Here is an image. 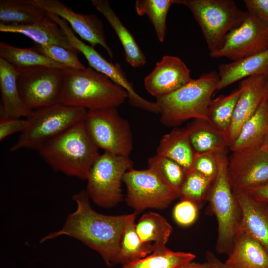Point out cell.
Here are the masks:
<instances>
[{
  "instance_id": "obj_1",
  "label": "cell",
  "mask_w": 268,
  "mask_h": 268,
  "mask_svg": "<svg viewBox=\"0 0 268 268\" xmlns=\"http://www.w3.org/2000/svg\"><path fill=\"white\" fill-rule=\"evenodd\" d=\"M76 209L67 216L59 230L42 238L41 243L66 235L75 238L98 252L109 266L118 264L120 244L127 215H106L91 207L86 190L72 197Z\"/></svg>"
},
{
  "instance_id": "obj_2",
  "label": "cell",
  "mask_w": 268,
  "mask_h": 268,
  "mask_svg": "<svg viewBox=\"0 0 268 268\" xmlns=\"http://www.w3.org/2000/svg\"><path fill=\"white\" fill-rule=\"evenodd\" d=\"M84 120L72 126L38 151L54 171L86 180L100 154Z\"/></svg>"
},
{
  "instance_id": "obj_3",
  "label": "cell",
  "mask_w": 268,
  "mask_h": 268,
  "mask_svg": "<svg viewBox=\"0 0 268 268\" xmlns=\"http://www.w3.org/2000/svg\"><path fill=\"white\" fill-rule=\"evenodd\" d=\"M120 86L91 67L66 70L60 103L87 110L117 108L128 99Z\"/></svg>"
},
{
  "instance_id": "obj_4",
  "label": "cell",
  "mask_w": 268,
  "mask_h": 268,
  "mask_svg": "<svg viewBox=\"0 0 268 268\" xmlns=\"http://www.w3.org/2000/svg\"><path fill=\"white\" fill-rule=\"evenodd\" d=\"M219 80L215 71L204 73L175 91L156 98L161 123L171 127L191 119L207 121L208 108Z\"/></svg>"
},
{
  "instance_id": "obj_5",
  "label": "cell",
  "mask_w": 268,
  "mask_h": 268,
  "mask_svg": "<svg viewBox=\"0 0 268 268\" xmlns=\"http://www.w3.org/2000/svg\"><path fill=\"white\" fill-rule=\"evenodd\" d=\"M218 168L207 197L218 223L216 250L229 255L234 238L241 228L242 214L228 175L227 150L217 152Z\"/></svg>"
},
{
  "instance_id": "obj_6",
  "label": "cell",
  "mask_w": 268,
  "mask_h": 268,
  "mask_svg": "<svg viewBox=\"0 0 268 268\" xmlns=\"http://www.w3.org/2000/svg\"><path fill=\"white\" fill-rule=\"evenodd\" d=\"M87 110L61 103L33 111L27 125L10 151H38L44 145L74 124L83 121Z\"/></svg>"
},
{
  "instance_id": "obj_7",
  "label": "cell",
  "mask_w": 268,
  "mask_h": 268,
  "mask_svg": "<svg viewBox=\"0 0 268 268\" xmlns=\"http://www.w3.org/2000/svg\"><path fill=\"white\" fill-rule=\"evenodd\" d=\"M176 4L183 5L191 11L210 52L218 47L228 33L241 24L248 13L231 0H176Z\"/></svg>"
},
{
  "instance_id": "obj_8",
  "label": "cell",
  "mask_w": 268,
  "mask_h": 268,
  "mask_svg": "<svg viewBox=\"0 0 268 268\" xmlns=\"http://www.w3.org/2000/svg\"><path fill=\"white\" fill-rule=\"evenodd\" d=\"M129 157L107 152L100 154L92 166L85 190L90 200L98 206L110 208L121 201V182L125 173L133 168Z\"/></svg>"
},
{
  "instance_id": "obj_9",
  "label": "cell",
  "mask_w": 268,
  "mask_h": 268,
  "mask_svg": "<svg viewBox=\"0 0 268 268\" xmlns=\"http://www.w3.org/2000/svg\"><path fill=\"white\" fill-rule=\"evenodd\" d=\"M127 189V204L137 213L147 208L164 209L176 198L178 193L154 169L133 168L123 176Z\"/></svg>"
},
{
  "instance_id": "obj_10",
  "label": "cell",
  "mask_w": 268,
  "mask_h": 268,
  "mask_svg": "<svg viewBox=\"0 0 268 268\" xmlns=\"http://www.w3.org/2000/svg\"><path fill=\"white\" fill-rule=\"evenodd\" d=\"M16 69L20 97L28 109L33 111L60 103L65 70L46 66Z\"/></svg>"
},
{
  "instance_id": "obj_11",
  "label": "cell",
  "mask_w": 268,
  "mask_h": 268,
  "mask_svg": "<svg viewBox=\"0 0 268 268\" xmlns=\"http://www.w3.org/2000/svg\"><path fill=\"white\" fill-rule=\"evenodd\" d=\"M84 122L92 139L104 152L129 157L133 137L129 122L117 108L87 110Z\"/></svg>"
},
{
  "instance_id": "obj_12",
  "label": "cell",
  "mask_w": 268,
  "mask_h": 268,
  "mask_svg": "<svg viewBox=\"0 0 268 268\" xmlns=\"http://www.w3.org/2000/svg\"><path fill=\"white\" fill-rule=\"evenodd\" d=\"M48 14L64 31L72 46L84 56L91 68L105 75L126 91L129 103L131 105L149 112L160 113L159 108L156 102L148 101L136 92L119 64L108 61L94 48L80 40L65 20L54 14Z\"/></svg>"
},
{
  "instance_id": "obj_13",
  "label": "cell",
  "mask_w": 268,
  "mask_h": 268,
  "mask_svg": "<svg viewBox=\"0 0 268 268\" xmlns=\"http://www.w3.org/2000/svg\"><path fill=\"white\" fill-rule=\"evenodd\" d=\"M268 49V25L248 12L241 24L227 34L210 56L233 61Z\"/></svg>"
},
{
  "instance_id": "obj_14",
  "label": "cell",
  "mask_w": 268,
  "mask_h": 268,
  "mask_svg": "<svg viewBox=\"0 0 268 268\" xmlns=\"http://www.w3.org/2000/svg\"><path fill=\"white\" fill-rule=\"evenodd\" d=\"M233 189L246 190L268 183V150L263 147L233 152L228 162Z\"/></svg>"
},
{
  "instance_id": "obj_15",
  "label": "cell",
  "mask_w": 268,
  "mask_h": 268,
  "mask_svg": "<svg viewBox=\"0 0 268 268\" xmlns=\"http://www.w3.org/2000/svg\"><path fill=\"white\" fill-rule=\"evenodd\" d=\"M48 13L56 15L69 23L72 29L93 48L99 45L111 58L113 52L107 44L102 21L95 14L78 13L58 0H34Z\"/></svg>"
},
{
  "instance_id": "obj_16",
  "label": "cell",
  "mask_w": 268,
  "mask_h": 268,
  "mask_svg": "<svg viewBox=\"0 0 268 268\" xmlns=\"http://www.w3.org/2000/svg\"><path fill=\"white\" fill-rule=\"evenodd\" d=\"M190 70L179 57L166 55L156 63L151 72L144 79L146 90L158 98L168 95L188 83Z\"/></svg>"
},
{
  "instance_id": "obj_17",
  "label": "cell",
  "mask_w": 268,
  "mask_h": 268,
  "mask_svg": "<svg viewBox=\"0 0 268 268\" xmlns=\"http://www.w3.org/2000/svg\"><path fill=\"white\" fill-rule=\"evenodd\" d=\"M265 76H253L240 82L241 90L231 126L226 135L229 147L235 140L245 123L267 100Z\"/></svg>"
},
{
  "instance_id": "obj_18",
  "label": "cell",
  "mask_w": 268,
  "mask_h": 268,
  "mask_svg": "<svg viewBox=\"0 0 268 268\" xmlns=\"http://www.w3.org/2000/svg\"><path fill=\"white\" fill-rule=\"evenodd\" d=\"M233 191L242 214L240 229L255 238L268 253V203L256 200L245 190Z\"/></svg>"
},
{
  "instance_id": "obj_19",
  "label": "cell",
  "mask_w": 268,
  "mask_h": 268,
  "mask_svg": "<svg viewBox=\"0 0 268 268\" xmlns=\"http://www.w3.org/2000/svg\"><path fill=\"white\" fill-rule=\"evenodd\" d=\"M225 262L226 268H268V253L246 231L236 234L231 252Z\"/></svg>"
},
{
  "instance_id": "obj_20",
  "label": "cell",
  "mask_w": 268,
  "mask_h": 268,
  "mask_svg": "<svg viewBox=\"0 0 268 268\" xmlns=\"http://www.w3.org/2000/svg\"><path fill=\"white\" fill-rule=\"evenodd\" d=\"M16 68L0 57V118H27L33 111L22 102L19 93Z\"/></svg>"
},
{
  "instance_id": "obj_21",
  "label": "cell",
  "mask_w": 268,
  "mask_h": 268,
  "mask_svg": "<svg viewBox=\"0 0 268 268\" xmlns=\"http://www.w3.org/2000/svg\"><path fill=\"white\" fill-rule=\"evenodd\" d=\"M217 91L253 76H268V49L245 58L219 65Z\"/></svg>"
},
{
  "instance_id": "obj_22",
  "label": "cell",
  "mask_w": 268,
  "mask_h": 268,
  "mask_svg": "<svg viewBox=\"0 0 268 268\" xmlns=\"http://www.w3.org/2000/svg\"><path fill=\"white\" fill-rule=\"evenodd\" d=\"M0 31L19 33L33 40L34 43L45 45H58L77 54L67 36L49 16L43 20L30 25H6L0 23Z\"/></svg>"
},
{
  "instance_id": "obj_23",
  "label": "cell",
  "mask_w": 268,
  "mask_h": 268,
  "mask_svg": "<svg viewBox=\"0 0 268 268\" xmlns=\"http://www.w3.org/2000/svg\"><path fill=\"white\" fill-rule=\"evenodd\" d=\"M95 8L107 19L117 35L125 52L126 60L132 67H140L146 63V58L134 36L115 13L107 0H92Z\"/></svg>"
},
{
  "instance_id": "obj_24",
  "label": "cell",
  "mask_w": 268,
  "mask_h": 268,
  "mask_svg": "<svg viewBox=\"0 0 268 268\" xmlns=\"http://www.w3.org/2000/svg\"><path fill=\"white\" fill-rule=\"evenodd\" d=\"M185 128L195 153L219 152L229 147L225 135L207 120L193 119Z\"/></svg>"
},
{
  "instance_id": "obj_25",
  "label": "cell",
  "mask_w": 268,
  "mask_h": 268,
  "mask_svg": "<svg viewBox=\"0 0 268 268\" xmlns=\"http://www.w3.org/2000/svg\"><path fill=\"white\" fill-rule=\"evenodd\" d=\"M268 135V101L245 123L229 148L232 152L260 147Z\"/></svg>"
},
{
  "instance_id": "obj_26",
  "label": "cell",
  "mask_w": 268,
  "mask_h": 268,
  "mask_svg": "<svg viewBox=\"0 0 268 268\" xmlns=\"http://www.w3.org/2000/svg\"><path fill=\"white\" fill-rule=\"evenodd\" d=\"M195 152L185 128H175L161 138L156 154L169 158L187 173L192 170Z\"/></svg>"
},
{
  "instance_id": "obj_27",
  "label": "cell",
  "mask_w": 268,
  "mask_h": 268,
  "mask_svg": "<svg viewBox=\"0 0 268 268\" xmlns=\"http://www.w3.org/2000/svg\"><path fill=\"white\" fill-rule=\"evenodd\" d=\"M48 13L34 0H0V23L30 25L39 22Z\"/></svg>"
},
{
  "instance_id": "obj_28",
  "label": "cell",
  "mask_w": 268,
  "mask_h": 268,
  "mask_svg": "<svg viewBox=\"0 0 268 268\" xmlns=\"http://www.w3.org/2000/svg\"><path fill=\"white\" fill-rule=\"evenodd\" d=\"M138 213L134 212L127 214L121 241L118 264L124 265L143 258L154 250L153 245L143 243L137 233L135 219Z\"/></svg>"
},
{
  "instance_id": "obj_29",
  "label": "cell",
  "mask_w": 268,
  "mask_h": 268,
  "mask_svg": "<svg viewBox=\"0 0 268 268\" xmlns=\"http://www.w3.org/2000/svg\"><path fill=\"white\" fill-rule=\"evenodd\" d=\"M0 57L16 68L46 66L65 70L71 69L39 53L32 47L21 48L3 42H0Z\"/></svg>"
},
{
  "instance_id": "obj_30",
  "label": "cell",
  "mask_w": 268,
  "mask_h": 268,
  "mask_svg": "<svg viewBox=\"0 0 268 268\" xmlns=\"http://www.w3.org/2000/svg\"><path fill=\"white\" fill-rule=\"evenodd\" d=\"M136 230L143 243H154V250L166 247L173 228L164 217L157 213L149 212L139 219L136 224Z\"/></svg>"
},
{
  "instance_id": "obj_31",
  "label": "cell",
  "mask_w": 268,
  "mask_h": 268,
  "mask_svg": "<svg viewBox=\"0 0 268 268\" xmlns=\"http://www.w3.org/2000/svg\"><path fill=\"white\" fill-rule=\"evenodd\" d=\"M195 257L193 253L175 252L166 247L155 249L147 256L123 265L121 268H177Z\"/></svg>"
},
{
  "instance_id": "obj_32",
  "label": "cell",
  "mask_w": 268,
  "mask_h": 268,
  "mask_svg": "<svg viewBox=\"0 0 268 268\" xmlns=\"http://www.w3.org/2000/svg\"><path fill=\"white\" fill-rule=\"evenodd\" d=\"M239 88L227 95L211 100L207 111V121L226 137L231 124L235 108L240 94Z\"/></svg>"
},
{
  "instance_id": "obj_33",
  "label": "cell",
  "mask_w": 268,
  "mask_h": 268,
  "mask_svg": "<svg viewBox=\"0 0 268 268\" xmlns=\"http://www.w3.org/2000/svg\"><path fill=\"white\" fill-rule=\"evenodd\" d=\"M173 4H176V0H137L135 2L137 14L148 17L160 42L165 38L167 16Z\"/></svg>"
},
{
  "instance_id": "obj_34",
  "label": "cell",
  "mask_w": 268,
  "mask_h": 268,
  "mask_svg": "<svg viewBox=\"0 0 268 268\" xmlns=\"http://www.w3.org/2000/svg\"><path fill=\"white\" fill-rule=\"evenodd\" d=\"M213 182L192 170L186 173L179 192L181 200H189L197 205L207 200Z\"/></svg>"
},
{
  "instance_id": "obj_35",
  "label": "cell",
  "mask_w": 268,
  "mask_h": 268,
  "mask_svg": "<svg viewBox=\"0 0 268 268\" xmlns=\"http://www.w3.org/2000/svg\"><path fill=\"white\" fill-rule=\"evenodd\" d=\"M148 167L156 171L179 194L187 173L184 169L174 161L156 154L148 159Z\"/></svg>"
},
{
  "instance_id": "obj_36",
  "label": "cell",
  "mask_w": 268,
  "mask_h": 268,
  "mask_svg": "<svg viewBox=\"0 0 268 268\" xmlns=\"http://www.w3.org/2000/svg\"><path fill=\"white\" fill-rule=\"evenodd\" d=\"M32 48L37 52L69 68L83 70L86 68L79 60L77 54L58 45H45L34 43Z\"/></svg>"
},
{
  "instance_id": "obj_37",
  "label": "cell",
  "mask_w": 268,
  "mask_h": 268,
  "mask_svg": "<svg viewBox=\"0 0 268 268\" xmlns=\"http://www.w3.org/2000/svg\"><path fill=\"white\" fill-rule=\"evenodd\" d=\"M216 153L195 152L192 170L213 182L217 174L218 168Z\"/></svg>"
},
{
  "instance_id": "obj_38",
  "label": "cell",
  "mask_w": 268,
  "mask_h": 268,
  "mask_svg": "<svg viewBox=\"0 0 268 268\" xmlns=\"http://www.w3.org/2000/svg\"><path fill=\"white\" fill-rule=\"evenodd\" d=\"M198 205L187 200L183 199L173 209V217L175 221L182 226L192 225L198 216Z\"/></svg>"
},
{
  "instance_id": "obj_39",
  "label": "cell",
  "mask_w": 268,
  "mask_h": 268,
  "mask_svg": "<svg viewBox=\"0 0 268 268\" xmlns=\"http://www.w3.org/2000/svg\"><path fill=\"white\" fill-rule=\"evenodd\" d=\"M27 125L26 119L0 118V141L17 132H22Z\"/></svg>"
},
{
  "instance_id": "obj_40",
  "label": "cell",
  "mask_w": 268,
  "mask_h": 268,
  "mask_svg": "<svg viewBox=\"0 0 268 268\" xmlns=\"http://www.w3.org/2000/svg\"><path fill=\"white\" fill-rule=\"evenodd\" d=\"M247 11L268 25V0H244Z\"/></svg>"
},
{
  "instance_id": "obj_41",
  "label": "cell",
  "mask_w": 268,
  "mask_h": 268,
  "mask_svg": "<svg viewBox=\"0 0 268 268\" xmlns=\"http://www.w3.org/2000/svg\"><path fill=\"white\" fill-rule=\"evenodd\" d=\"M256 200L268 203V183L264 185L245 190Z\"/></svg>"
},
{
  "instance_id": "obj_42",
  "label": "cell",
  "mask_w": 268,
  "mask_h": 268,
  "mask_svg": "<svg viewBox=\"0 0 268 268\" xmlns=\"http://www.w3.org/2000/svg\"><path fill=\"white\" fill-rule=\"evenodd\" d=\"M177 268H217L212 262L207 261L204 263H198L191 261L186 263Z\"/></svg>"
},
{
  "instance_id": "obj_43",
  "label": "cell",
  "mask_w": 268,
  "mask_h": 268,
  "mask_svg": "<svg viewBox=\"0 0 268 268\" xmlns=\"http://www.w3.org/2000/svg\"><path fill=\"white\" fill-rule=\"evenodd\" d=\"M207 261L213 263L217 268H226L223 263L220 261L213 253L210 251H207L206 254Z\"/></svg>"
},
{
  "instance_id": "obj_44",
  "label": "cell",
  "mask_w": 268,
  "mask_h": 268,
  "mask_svg": "<svg viewBox=\"0 0 268 268\" xmlns=\"http://www.w3.org/2000/svg\"><path fill=\"white\" fill-rule=\"evenodd\" d=\"M261 147H263L268 150V135L266 137V138L264 140L263 144Z\"/></svg>"
},
{
  "instance_id": "obj_45",
  "label": "cell",
  "mask_w": 268,
  "mask_h": 268,
  "mask_svg": "<svg viewBox=\"0 0 268 268\" xmlns=\"http://www.w3.org/2000/svg\"><path fill=\"white\" fill-rule=\"evenodd\" d=\"M265 86L267 93V100L268 101V76H266Z\"/></svg>"
}]
</instances>
